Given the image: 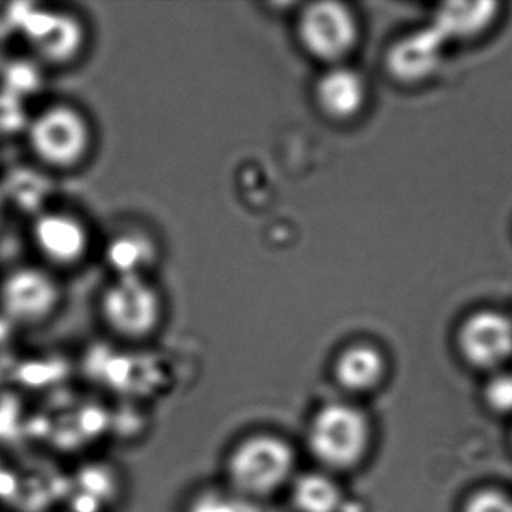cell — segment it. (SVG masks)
Returning a JSON list of instances; mask_svg holds the SVG:
<instances>
[{
	"mask_svg": "<svg viewBox=\"0 0 512 512\" xmlns=\"http://www.w3.org/2000/svg\"><path fill=\"white\" fill-rule=\"evenodd\" d=\"M28 136L35 157L55 170L82 166L94 145L88 116L67 103L52 104L41 110L31 122Z\"/></svg>",
	"mask_w": 512,
	"mask_h": 512,
	"instance_id": "cell-4",
	"label": "cell"
},
{
	"mask_svg": "<svg viewBox=\"0 0 512 512\" xmlns=\"http://www.w3.org/2000/svg\"><path fill=\"white\" fill-rule=\"evenodd\" d=\"M46 25V28L38 31L41 35V55L53 59L52 62H65V59H70L82 46V28L77 25L76 20L70 17H53Z\"/></svg>",
	"mask_w": 512,
	"mask_h": 512,
	"instance_id": "cell-16",
	"label": "cell"
},
{
	"mask_svg": "<svg viewBox=\"0 0 512 512\" xmlns=\"http://www.w3.org/2000/svg\"><path fill=\"white\" fill-rule=\"evenodd\" d=\"M487 406L499 415L512 413V374L502 373L494 376L484 389Z\"/></svg>",
	"mask_w": 512,
	"mask_h": 512,
	"instance_id": "cell-17",
	"label": "cell"
},
{
	"mask_svg": "<svg viewBox=\"0 0 512 512\" xmlns=\"http://www.w3.org/2000/svg\"><path fill=\"white\" fill-rule=\"evenodd\" d=\"M110 265L118 275H145V269L155 257V248L145 236L124 233L110 242L107 250Z\"/></svg>",
	"mask_w": 512,
	"mask_h": 512,
	"instance_id": "cell-14",
	"label": "cell"
},
{
	"mask_svg": "<svg viewBox=\"0 0 512 512\" xmlns=\"http://www.w3.org/2000/svg\"><path fill=\"white\" fill-rule=\"evenodd\" d=\"M287 494L295 512H337L343 500L340 485L325 472L298 473Z\"/></svg>",
	"mask_w": 512,
	"mask_h": 512,
	"instance_id": "cell-12",
	"label": "cell"
},
{
	"mask_svg": "<svg viewBox=\"0 0 512 512\" xmlns=\"http://www.w3.org/2000/svg\"><path fill=\"white\" fill-rule=\"evenodd\" d=\"M298 473L293 443L278 431L254 428L236 437L226 449L220 481L239 496L266 505L289 490Z\"/></svg>",
	"mask_w": 512,
	"mask_h": 512,
	"instance_id": "cell-1",
	"label": "cell"
},
{
	"mask_svg": "<svg viewBox=\"0 0 512 512\" xmlns=\"http://www.w3.org/2000/svg\"><path fill=\"white\" fill-rule=\"evenodd\" d=\"M314 94L325 115L343 121L361 112L367 100V86L352 68L334 67L320 77Z\"/></svg>",
	"mask_w": 512,
	"mask_h": 512,
	"instance_id": "cell-9",
	"label": "cell"
},
{
	"mask_svg": "<svg viewBox=\"0 0 512 512\" xmlns=\"http://www.w3.org/2000/svg\"><path fill=\"white\" fill-rule=\"evenodd\" d=\"M184 512H266V505L251 502L218 481L193 491Z\"/></svg>",
	"mask_w": 512,
	"mask_h": 512,
	"instance_id": "cell-15",
	"label": "cell"
},
{
	"mask_svg": "<svg viewBox=\"0 0 512 512\" xmlns=\"http://www.w3.org/2000/svg\"><path fill=\"white\" fill-rule=\"evenodd\" d=\"M443 38L439 32H419L401 40L389 55V67L403 80H421L427 77L440 61Z\"/></svg>",
	"mask_w": 512,
	"mask_h": 512,
	"instance_id": "cell-11",
	"label": "cell"
},
{
	"mask_svg": "<svg viewBox=\"0 0 512 512\" xmlns=\"http://www.w3.org/2000/svg\"><path fill=\"white\" fill-rule=\"evenodd\" d=\"M299 43L319 61L346 58L358 41V23L349 8L337 2L308 5L298 17Z\"/></svg>",
	"mask_w": 512,
	"mask_h": 512,
	"instance_id": "cell-5",
	"label": "cell"
},
{
	"mask_svg": "<svg viewBox=\"0 0 512 512\" xmlns=\"http://www.w3.org/2000/svg\"><path fill=\"white\" fill-rule=\"evenodd\" d=\"M496 5L488 2L449 4L437 14L436 31L446 37L466 38L479 34L494 16Z\"/></svg>",
	"mask_w": 512,
	"mask_h": 512,
	"instance_id": "cell-13",
	"label": "cell"
},
{
	"mask_svg": "<svg viewBox=\"0 0 512 512\" xmlns=\"http://www.w3.org/2000/svg\"><path fill=\"white\" fill-rule=\"evenodd\" d=\"M334 376L341 388L347 391H373L385 379V356L370 344L347 347L335 361Z\"/></svg>",
	"mask_w": 512,
	"mask_h": 512,
	"instance_id": "cell-10",
	"label": "cell"
},
{
	"mask_svg": "<svg viewBox=\"0 0 512 512\" xmlns=\"http://www.w3.org/2000/svg\"><path fill=\"white\" fill-rule=\"evenodd\" d=\"M61 287L43 268H22L2 287V304L11 319L20 325H43L61 304Z\"/></svg>",
	"mask_w": 512,
	"mask_h": 512,
	"instance_id": "cell-6",
	"label": "cell"
},
{
	"mask_svg": "<svg viewBox=\"0 0 512 512\" xmlns=\"http://www.w3.org/2000/svg\"><path fill=\"white\" fill-rule=\"evenodd\" d=\"M463 512H512V497L505 491L485 488L469 496Z\"/></svg>",
	"mask_w": 512,
	"mask_h": 512,
	"instance_id": "cell-18",
	"label": "cell"
},
{
	"mask_svg": "<svg viewBox=\"0 0 512 512\" xmlns=\"http://www.w3.org/2000/svg\"><path fill=\"white\" fill-rule=\"evenodd\" d=\"M457 344L461 356L472 367H499L512 356V322L497 311H478L458 329Z\"/></svg>",
	"mask_w": 512,
	"mask_h": 512,
	"instance_id": "cell-7",
	"label": "cell"
},
{
	"mask_svg": "<svg viewBox=\"0 0 512 512\" xmlns=\"http://www.w3.org/2000/svg\"><path fill=\"white\" fill-rule=\"evenodd\" d=\"M100 317L116 340L148 343L163 326V298L145 275H118L101 293Z\"/></svg>",
	"mask_w": 512,
	"mask_h": 512,
	"instance_id": "cell-2",
	"label": "cell"
},
{
	"mask_svg": "<svg viewBox=\"0 0 512 512\" xmlns=\"http://www.w3.org/2000/svg\"><path fill=\"white\" fill-rule=\"evenodd\" d=\"M371 445V427L358 407L329 403L308 422L307 449L317 463L329 470L359 466Z\"/></svg>",
	"mask_w": 512,
	"mask_h": 512,
	"instance_id": "cell-3",
	"label": "cell"
},
{
	"mask_svg": "<svg viewBox=\"0 0 512 512\" xmlns=\"http://www.w3.org/2000/svg\"><path fill=\"white\" fill-rule=\"evenodd\" d=\"M32 238L41 256L62 268L79 265L91 245L85 223L65 212H49L38 217L32 227Z\"/></svg>",
	"mask_w": 512,
	"mask_h": 512,
	"instance_id": "cell-8",
	"label": "cell"
}]
</instances>
